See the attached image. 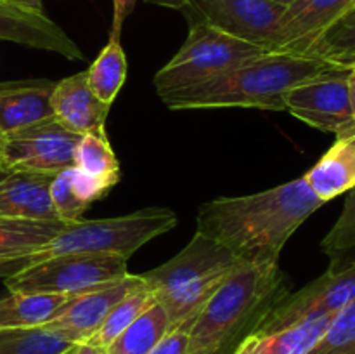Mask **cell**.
I'll list each match as a JSON object with an SVG mask.
<instances>
[{"instance_id": "6da1fadb", "label": "cell", "mask_w": 355, "mask_h": 354, "mask_svg": "<svg viewBox=\"0 0 355 354\" xmlns=\"http://www.w3.org/2000/svg\"><path fill=\"white\" fill-rule=\"evenodd\" d=\"M304 177L243 196H222L200 207L196 231L245 264L279 260L288 239L322 207Z\"/></svg>"}, {"instance_id": "7a4b0ae2", "label": "cell", "mask_w": 355, "mask_h": 354, "mask_svg": "<svg viewBox=\"0 0 355 354\" xmlns=\"http://www.w3.org/2000/svg\"><path fill=\"white\" fill-rule=\"evenodd\" d=\"M338 65L311 54L270 51L189 89L162 96L168 110L253 108L284 111V96L291 87L329 71Z\"/></svg>"}, {"instance_id": "3957f363", "label": "cell", "mask_w": 355, "mask_h": 354, "mask_svg": "<svg viewBox=\"0 0 355 354\" xmlns=\"http://www.w3.org/2000/svg\"><path fill=\"white\" fill-rule=\"evenodd\" d=\"M290 294L279 262L241 264L220 283L186 326V354H217Z\"/></svg>"}, {"instance_id": "277c9868", "label": "cell", "mask_w": 355, "mask_h": 354, "mask_svg": "<svg viewBox=\"0 0 355 354\" xmlns=\"http://www.w3.org/2000/svg\"><path fill=\"white\" fill-rule=\"evenodd\" d=\"M241 264L245 262L225 246L196 231L175 257L141 276L166 311L170 328H186L222 281Z\"/></svg>"}, {"instance_id": "5b68a950", "label": "cell", "mask_w": 355, "mask_h": 354, "mask_svg": "<svg viewBox=\"0 0 355 354\" xmlns=\"http://www.w3.org/2000/svg\"><path fill=\"white\" fill-rule=\"evenodd\" d=\"M179 222L170 208L149 207L110 219L66 224L54 238L30 253V264L68 253H104L130 259L141 246L173 229Z\"/></svg>"}, {"instance_id": "8992f818", "label": "cell", "mask_w": 355, "mask_h": 354, "mask_svg": "<svg viewBox=\"0 0 355 354\" xmlns=\"http://www.w3.org/2000/svg\"><path fill=\"white\" fill-rule=\"evenodd\" d=\"M266 52L270 51L194 19L182 47L155 75L156 92L162 97L200 85Z\"/></svg>"}, {"instance_id": "52a82bcc", "label": "cell", "mask_w": 355, "mask_h": 354, "mask_svg": "<svg viewBox=\"0 0 355 354\" xmlns=\"http://www.w3.org/2000/svg\"><path fill=\"white\" fill-rule=\"evenodd\" d=\"M128 274L127 259L104 253H68L38 260L3 278L9 292L76 297Z\"/></svg>"}, {"instance_id": "ba28073f", "label": "cell", "mask_w": 355, "mask_h": 354, "mask_svg": "<svg viewBox=\"0 0 355 354\" xmlns=\"http://www.w3.org/2000/svg\"><path fill=\"white\" fill-rule=\"evenodd\" d=\"M80 137L54 117L16 130L0 132V169L55 176L73 167Z\"/></svg>"}, {"instance_id": "9c48e42d", "label": "cell", "mask_w": 355, "mask_h": 354, "mask_svg": "<svg viewBox=\"0 0 355 354\" xmlns=\"http://www.w3.org/2000/svg\"><path fill=\"white\" fill-rule=\"evenodd\" d=\"M355 301V264L331 266L302 290L288 294L266 312L252 332H276L309 318L335 316Z\"/></svg>"}, {"instance_id": "30bf717a", "label": "cell", "mask_w": 355, "mask_h": 354, "mask_svg": "<svg viewBox=\"0 0 355 354\" xmlns=\"http://www.w3.org/2000/svg\"><path fill=\"white\" fill-rule=\"evenodd\" d=\"M347 75L349 68L336 66L291 87L284 96V110L304 124L340 137L355 125Z\"/></svg>"}, {"instance_id": "8fae6325", "label": "cell", "mask_w": 355, "mask_h": 354, "mask_svg": "<svg viewBox=\"0 0 355 354\" xmlns=\"http://www.w3.org/2000/svg\"><path fill=\"white\" fill-rule=\"evenodd\" d=\"M187 9L236 38L267 51H279L281 17L286 6L274 0H191Z\"/></svg>"}, {"instance_id": "7c38bea8", "label": "cell", "mask_w": 355, "mask_h": 354, "mask_svg": "<svg viewBox=\"0 0 355 354\" xmlns=\"http://www.w3.org/2000/svg\"><path fill=\"white\" fill-rule=\"evenodd\" d=\"M0 40L55 52L73 61L85 59L82 49L44 12L42 7L14 0H0Z\"/></svg>"}, {"instance_id": "4fadbf2b", "label": "cell", "mask_w": 355, "mask_h": 354, "mask_svg": "<svg viewBox=\"0 0 355 354\" xmlns=\"http://www.w3.org/2000/svg\"><path fill=\"white\" fill-rule=\"evenodd\" d=\"M141 283V274L128 273L121 280L76 295L45 326L75 344L87 342L99 330L111 309Z\"/></svg>"}, {"instance_id": "5bb4252c", "label": "cell", "mask_w": 355, "mask_h": 354, "mask_svg": "<svg viewBox=\"0 0 355 354\" xmlns=\"http://www.w3.org/2000/svg\"><path fill=\"white\" fill-rule=\"evenodd\" d=\"M355 6V0H295L281 17L279 51L307 54L311 45Z\"/></svg>"}, {"instance_id": "9a60e30c", "label": "cell", "mask_w": 355, "mask_h": 354, "mask_svg": "<svg viewBox=\"0 0 355 354\" xmlns=\"http://www.w3.org/2000/svg\"><path fill=\"white\" fill-rule=\"evenodd\" d=\"M55 120L75 134L106 130L111 104L103 103L87 82V73L80 71L55 82L51 97Z\"/></svg>"}, {"instance_id": "2e32d148", "label": "cell", "mask_w": 355, "mask_h": 354, "mask_svg": "<svg viewBox=\"0 0 355 354\" xmlns=\"http://www.w3.org/2000/svg\"><path fill=\"white\" fill-rule=\"evenodd\" d=\"M55 82L49 78L0 82V132L37 124L52 115L51 97Z\"/></svg>"}, {"instance_id": "e0dca14e", "label": "cell", "mask_w": 355, "mask_h": 354, "mask_svg": "<svg viewBox=\"0 0 355 354\" xmlns=\"http://www.w3.org/2000/svg\"><path fill=\"white\" fill-rule=\"evenodd\" d=\"M52 179L54 176L45 174L0 169V217L58 221L49 196Z\"/></svg>"}, {"instance_id": "ac0fdd59", "label": "cell", "mask_w": 355, "mask_h": 354, "mask_svg": "<svg viewBox=\"0 0 355 354\" xmlns=\"http://www.w3.org/2000/svg\"><path fill=\"white\" fill-rule=\"evenodd\" d=\"M333 316L309 318L276 332H250L232 354H307L328 328Z\"/></svg>"}, {"instance_id": "d6986e66", "label": "cell", "mask_w": 355, "mask_h": 354, "mask_svg": "<svg viewBox=\"0 0 355 354\" xmlns=\"http://www.w3.org/2000/svg\"><path fill=\"white\" fill-rule=\"evenodd\" d=\"M302 177L322 203L355 189V146L336 139L335 144Z\"/></svg>"}, {"instance_id": "ffe728a7", "label": "cell", "mask_w": 355, "mask_h": 354, "mask_svg": "<svg viewBox=\"0 0 355 354\" xmlns=\"http://www.w3.org/2000/svg\"><path fill=\"white\" fill-rule=\"evenodd\" d=\"M107 193L110 191L103 184L80 172L76 167H68L62 172L55 174L49 187L55 217L64 224L78 222L83 212Z\"/></svg>"}, {"instance_id": "44dd1931", "label": "cell", "mask_w": 355, "mask_h": 354, "mask_svg": "<svg viewBox=\"0 0 355 354\" xmlns=\"http://www.w3.org/2000/svg\"><path fill=\"white\" fill-rule=\"evenodd\" d=\"M71 298V295L9 292L0 298V332L47 325Z\"/></svg>"}, {"instance_id": "7402d4cb", "label": "cell", "mask_w": 355, "mask_h": 354, "mask_svg": "<svg viewBox=\"0 0 355 354\" xmlns=\"http://www.w3.org/2000/svg\"><path fill=\"white\" fill-rule=\"evenodd\" d=\"M64 222L23 217H0V260L19 259L51 242Z\"/></svg>"}, {"instance_id": "603a6c76", "label": "cell", "mask_w": 355, "mask_h": 354, "mask_svg": "<svg viewBox=\"0 0 355 354\" xmlns=\"http://www.w3.org/2000/svg\"><path fill=\"white\" fill-rule=\"evenodd\" d=\"M120 37L121 33L111 30L107 44L89 69H85L89 87L106 104H113L127 80V56L121 47Z\"/></svg>"}, {"instance_id": "cb8c5ba5", "label": "cell", "mask_w": 355, "mask_h": 354, "mask_svg": "<svg viewBox=\"0 0 355 354\" xmlns=\"http://www.w3.org/2000/svg\"><path fill=\"white\" fill-rule=\"evenodd\" d=\"M73 167L103 184L107 191L120 180V163L106 130L83 134L75 148Z\"/></svg>"}, {"instance_id": "d4e9b609", "label": "cell", "mask_w": 355, "mask_h": 354, "mask_svg": "<svg viewBox=\"0 0 355 354\" xmlns=\"http://www.w3.org/2000/svg\"><path fill=\"white\" fill-rule=\"evenodd\" d=\"M166 311L155 302L135 321H132L110 346L106 354H149L153 347L170 332Z\"/></svg>"}, {"instance_id": "484cf974", "label": "cell", "mask_w": 355, "mask_h": 354, "mask_svg": "<svg viewBox=\"0 0 355 354\" xmlns=\"http://www.w3.org/2000/svg\"><path fill=\"white\" fill-rule=\"evenodd\" d=\"M156 302L155 294L148 288V285L142 283L137 288L130 292V294L125 295L116 305L110 311V314L106 316V319L103 321V325L99 326L96 333L87 340V344L94 347H99V349H106L132 321L139 318L149 305H153ZM83 344V342H82Z\"/></svg>"}, {"instance_id": "4316f807", "label": "cell", "mask_w": 355, "mask_h": 354, "mask_svg": "<svg viewBox=\"0 0 355 354\" xmlns=\"http://www.w3.org/2000/svg\"><path fill=\"white\" fill-rule=\"evenodd\" d=\"M76 346L45 325L0 332V354H69Z\"/></svg>"}, {"instance_id": "83f0119b", "label": "cell", "mask_w": 355, "mask_h": 354, "mask_svg": "<svg viewBox=\"0 0 355 354\" xmlns=\"http://www.w3.org/2000/svg\"><path fill=\"white\" fill-rule=\"evenodd\" d=\"M307 54L338 66L355 61V6L311 45Z\"/></svg>"}, {"instance_id": "f1b7e54d", "label": "cell", "mask_w": 355, "mask_h": 354, "mask_svg": "<svg viewBox=\"0 0 355 354\" xmlns=\"http://www.w3.org/2000/svg\"><path fill=\"white\" fill-rule=\"evenodd\" d=\"M321 250L328 255L331 266L355 264V189L347 194L342 214L322 238Z\"/></svg>"}, {"instance_id": "f546056e", "label": "cell", "mask_w": 355, "mask_h": 354, "mask_svg": "<svg viewBox=\"0 0 355 354\" xmlns=\"http://www.w3.org/2000/svg\"><path fill=\"white\" fill-rule=\"evenodd\" d=\"M307 354H355V301L333 316Z\"/></svg>"}, {"instance_id": "4dcf8cb0", "label": "cell", "mask_w": 355, "mask_h": 354, "mask_svg": "<svg viewBox=\"0 0 355 354\" xmlns=\"http://www.w3.org/2000/svg\"><path fill=\"white\" fill-rule=\"evenodd\" d=\"M189 337L186 328H172L149 354H186Z\"/></svg>"}, {"instance_id": "1f68e13d", "label": "cell", "mask_w": 355, "mask_h": 354, "mask_svg": "<svg viewBox=\"0 0 355 354\" xmlns=\"http://www.w3.org/2000/svg\"><path fill=\"white\" fill-rule=\"evenodd\" d=\"M135 2L137 0H113V26H111V30L121 33V26L134 10Z\"/></svg>"}, {"instance_id": "d6a6232c", "label": "cell", "mask_w": 355, "mask_h": 354, "mask_svg": "<svg viewBox=\"0 0 355 354\" xmlns=\"http://www.w3.org/2000/svg\"><path fill=\"white\" fill-rule=\"evenodd\" d=\"M28 266L26 257H19V259H10V260H0V278H7L10 274H16L23 267Z\"/></svg>"}, {"instance_id": "836d02e7", "label": "cell", "mask_w": 355, "mask_h": 354, "mask_svg": "<svg viewBox=\"0 0 355 354\" xmlns=\"http://www.w3.org/2000/svg\"><path fill=\"white\" fill-rule=\"evenodd\" d=\"M146 2L159 7H168V9H187L191 6V0H146Z\"/></svg>"}, {"instance_id": "e575fe53", "label": "cell", "mask_w": 355, "mask_h": 354, "mask_svg": "<svg viewBox=\"0 0 355 354\" xmlns=\"http://www.w3.org/2000/svg\"><path fill=\"white\" fill-rule=\"evenodd\" d=\"M347 83H349V97H350V108H352V115L355 120V65L349 66V75H347Z\"/></svg>"}, {"instance_id": "d590c367", "label": "cell", "mask_w": 355, "mask_h": 354, "mask_svg": "<svg viewBox=\"0 0 355 354\" xmlns=\"http://www.w3.org/2000/svg\"><path fill=\"white\" fill-rule=\"evenodd\" d=\"M69 354H103V349H99V347H94V346H90V344L83 342V344H78V346H76L75 349H73Z\"/></svg>"}, {"instance_id": "8d00e7d4", "label": "cell", "mask_w": 355, "mask_h": 354, "mask_svg": "<svg viewBox=\"0 0 355 354\" xmlns=\"http://www.w3.org/2000/svg\"><path fill=\"white\" fill-rule=\"evenodd\" d=\"M336 139H343V141H349V142H352V144L355 146V125L352 128H349V130L345 132V134L343 135H340V137H336Z\"/></svg>"}, {"instance_id": "74e56055", "label": "cell", "mask_w": 355, "mask_h": 354, "mask_svg": "<svg viewBox=\"0 0 355 354\" xmlns=\"http://www.w3.org/2000/svg\"><path fill=\"white\" fill-rule=\"evenodd\" d=\"M274 2L281 3V6H290V3L295 2V0H274Z\"/></svg>"}, {"instance_id": "f35d334b", "label": "cell", "mask_w": 355, "mask_h": 354, "mask_svg": "<svg viewBox=\"0 0 355 354\" xmlns=\"http://www.w3.org/2000/svg\"><path fill=\"white\" fill-rule=\"evenodd\" d=\"M354 65H355V61H354V62H350V65H349V66H354ZM349 66H345V68H349Z\"/></svg>"}, {"instance_id": "ab89813d", "label": "cell", "mask_w": 355, "mask_h": 354, "mask_svg": "<svg viewBox=\"0 0 355 354\" xmlns=\"http://www.w3.org/2000/svg\"><path fill=\"white\" fill-rule=\"evenodd\" d=\"M103 354H106V353H104V351H103Z\"/></svg>"}]
</instances>
